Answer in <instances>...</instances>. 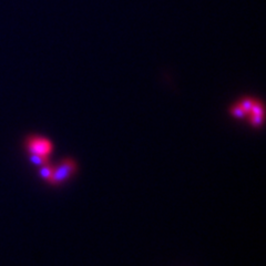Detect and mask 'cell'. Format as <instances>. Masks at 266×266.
Here are the masks:
<instances>
[{"label": "cell", "mask_w": 266, "mask_h": 266, "mask_svg": "<svg viewBox=\"0 0 266 266\" xmlns=\"http://www.w3.org/2000/svg\"><path fill=\"white\" fill-rule=\"evenodd\" d=\"M77 163L74 162V160L70 159V157H66V159H63L58 166L54 167V172L51 176H50V179L48 180V183L54 187H58L62 184V183H65L74 174L75 171H77Z\"/></svg>", "instance_id": "6da1fadb"}, {"label": "cell", "mask_w": 266, "mask_h": 266, "mask_svg": "<svg viewBox=\"0 0 266 266\" xmlns=\"http://www.w3.org/2000/svg\"><path fill=\"white\" fill-rule=\"evenodd\" d=\"M24 148L29 154L49 156L54 150L52 142L40 136H29L24 140Z\"/></svg>", "instance_id": "7a4b0ae2"}, {"label": "cell", "mask_w": 266, "mask_h": 266, "mask_svg": "<svg viewBox=\"0 0 266 266\" xmlns=\"http://www.w3.org/2000/svg\"><path fill=\"white\" fill-rule=\"evenodd\" d=\"M52 172H54V167L50 163L43 164V166H41V168L39 169L40 177H42V179L46 180L47 182L50 179V176H51Z\"/></svg>", "instance_id": "3957f363"}, {"label": "cell", "mask_w": 266, "mask_h": 266, "mask_svg": "<svg viewBox=\"0 0 266 266\" xmlns=\"http://www.w3.org/2000/svg\"><path fill=\"white\" fill-rule=\"evenodd\" d=\"M29 160L31 163H34L35 166H43V164L49 163V156L44 155H38V154H29Z\"/></svg>", "instance_id": "277c9868"}, {"label": "cell", "mask_w": 266, "mask_h": 266, "mask_svg": "<svg viewBox=\"0 0 266 266\" xmlns=\"http://www.w3.org/2000/svg\"><path fill=\"white\" fill-rule=\"evenodd\" d=\"M230 113L232 115V117L237 118V119H243L248 116V113H246L242 108H241V105L238 103L234 104L230 108Z\"/></svg>", "instance_id": "5b68a950"}, {"label": "cell", "mask_w": 266, "mask_h": 266, "mask_svg": "<svg viewBox=\"0 0 266 266\" xmlns=\"http://www.w3.org/2000/svg\"><path fill=\"white\" fill-rule=\"evenodd\" d=\"M248 116H249V121L253 126L258 128V126L262 125L263 120H264L263 115H254V113H248Z\"/></svg>", "instance_id": "8992f818"}, {"label": "cell", "mask_w": 266, "mask_h": 266, "mask_svg": "<svg viewBox=\"0 0 266 266\" xmlns=\"http://www.w3.org/2000/svg\"><path fill=\"white\" fill-rule=\"evenodd\" d=\"M254 101L255 100L252 98H243V99H241L237 103L241 105V108H242L246 113H249L251 111V108H252L253 103H254Z\"/></svg>", "instance_id": "52a82bcc"}, {"label": "cell", "mask_w": 266, "mask_h": 266, "mask_svg": "<svg viewBox=\"0 0 266 266\" xmlns=\"http://www.w3.org/2000/svg\"><path fill=\"white\" fill-rule=\"evenodd\" d=\"M249 113H254V115H264V107L261 101L255 100L254 103H253L251 111Z\"/></svg>", "instance_id": "ba28073f"}]
</instances>
